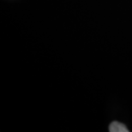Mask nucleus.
Here are the masks:
<instances>
[{
  "label": "nucleus",
  "instance_id": "obj_1",
  "mask_svg": "<svg viewBox=\"0 0 132 132\" xmlns=\"http://www.w3.org/2000/svg\"><path fill=\"white\" fill-rule=\"evenodd\" d=\"M109 131L111 132H129L127 127L119 122H112L109 126Z\"/></svg>",
  "mask_w": 132,
  "mask_h": 132
}]
</instances>
